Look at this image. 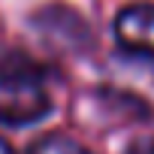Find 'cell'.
Segmentation results:
<instances>
[{
    "label": "cell",
    "mask_w": 154,
    "mask_h": 154,
    "mask_svg": "<svg viewBox=\"0 0 154 154\" xmlns=\"http://www.w3.org/2000/svg\"><path fill=\"white\" fill-rule=\"evenodd\" d=\"M27 154H91L85 145H79L69 136H60V133H48L42 136L39 142H33L27 148Z\"/></svg>",
    "instance_id": "3957f363"
},
{
    "label": "cell",
    "mask_w": 154,
    "mask_h": 154,
    "mask_svg": "<svg viewBox=\"0 0 154 154\" xmlns=\"http://www.w3.org/2000/svg\"><path fill=\"white\" fill-rule=\"evenodd\" d=\"M0 154H15V151H12V145H9L3 136H0Z\"/></svg>",
    "instance_id": "5b68a950"
},
{
    "label": "cell",
    "mask_w": 154,
    "mask_h": 154,
    "mask_svg": "<svg viewBox=\"0 0 154 154\" xmlns=\"http://www.w3.org/2000/svg\"><path fill=\"white\" fill-rule=\"evenodd\" d=\"M112 36L130 57L154 60V3H127L112 18Z\"/></svg>",
    "instance_id": "7a4b0ae2"
},
{
    "label": "cell",
    "mask_w": 154,
    "mask_h": 154,
    "mask_svg": "<svg viewBox=\"0 0 154 154\" xmlns=\"http://www.w3.org/2000/svg\"><path fill=\"white\" fill-rule=\"evenodd\" d=\"M124 154H154V136H142V139H133Z\"/></svg>",
    "instance_id": "277c9868"
},
{
    "label": "cell",
    "mask_w": 154,
    "mask_h": 154,
    "mask_svg": "<svg viewBox=\"0 0 154 154\" xmlns=\"http://www.w3.org/2000/svg\"><path fill=\"white\" fill-rule=\"evenodd\" d=\"M51 91L36 63L24 57L0 60V124H36L51 112Z\"/></svg>",
    "instance_id": "6da1fadb"
}]
</instances>
